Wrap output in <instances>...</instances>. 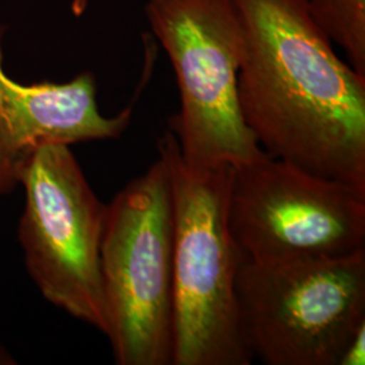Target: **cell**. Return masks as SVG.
Listing matches in <instances>:
<instances>
[{"label":"cell","mask_w":365,"mask_h":365,"mask_svg":"<svg viewBox=\"0 0 365 365\" xmlns=\"http://www.w3.org/2000/svg\"><path fill=\"white\" fill-rule=\"evenodd\" d=\"M241 36L238 103L261 149L365 192V76L307 0H229Z\"/></svg>","instance_id":"6da1fadb"},{"label":"cell","mask_w":365,"mask_h":365,"mask_svg":"<svg viewBox=\"0 0 365 365\" xmlns=\"http://www.w3.org/2000/svg\"><path fill=\"white\" fill-rule=\"evenodd\" d=\"M158 153L173 200L172 365H249L235 294L242 257L227 225L232 165L190 167L170 130Z\"/></svg>","instance_id":"7a4b0ae2"},{"label":"cell","mask_w":365,"mask_h":365,"mask_svg":"<svg viewBox=\"0 0 365 365\" xmlns=\"http://www.w3.org/2000/svg\"><path fill=\"white\" fill-rule=\"evenodd\" d=\"M101 264L117 364L172 365L173 200L161 153L107 206Z\"/></svg>","instance_id":"3957f363"},{"label":"cell","mask_w":365,"mask_h":365,"mask_svg":"<svg viewBox=\"0 0 365 365\" xmlns=\"http://www.w3.org/2000/svg\"><path fill=\"white\" fill-rule=\"evenodd\" d=\"M235 294L253 357L268 365H339L365 324V250L279 264L242 260Z\"/></svg>","instance_id":"277c9868"},{"label":"cell","mask_w":365,"mask_h":365,"mask_svg":"<svg viewBox=\"0 0 365 365\" xmlns=\"http://www.w3.org/2000/svg\"><path fill=\"white\" fill-rule=\"evenodd\" d=\"M145 14L180 92V111L170 125L182 161L218 167L261 156L238 103L241 36L230 1L148 0Z\"/></svg>","instance_id":"5b68a950"},{"label":"cell","mask_w":365,"mask_h":365,"mask_svg":"<svg viewBox=\"0 0 365 365\" xmlns=\"http://www.w3.org/2000/svg\"><path fill=\"white\" fill-rule=\"evenodd\" d=\"M227 225L242 260H321L365 250V192L287 161L232 165Z\"/></svg>","instance_id":"8992f818"},{"label":"cell","mask_w":365,"mask_h":365,"mask_svg":"<svg viewBox=\"0 0 365 365\" xmlns=\"http://www.w3.org/2000/svg\"><path fill=\"white\" fill-rule=\"evenodd\" d=\"M21 244L42 295L107 334L101 264L107 206L95 196L68 145H46L22 175Z\"/></svg>","instance_id":"52a82bcc"},{"label":"cell","mask_w":365,"mask_h":365,"mask_svg":"<svg viewBox=\"0 0 365 365\" xmlns=\"http://www.w3.org/2000/svg\"><path fill=\"white\" fill-rule=\"evenodd\" d=\"M130 117V108L117 117L101 114L91 73L63 84L16 83L4 73L0 51V196L21 184L42 146L115 138Z\"/></svg>","instance_id":"ba28073f"},{"label":"cell","mask_w":365,"mask_h":365,"mask_svg":"<svg viewBox=\"0 0 365 365\" xmlns=\"http://www.w3.org/2000/svg\"><path fill=\"white\" fill-rule=\"evenodd\" d=\"M318 26L365 76V0H307Z\"/></svg>","instance_id":"9c48e42d"},{"label":"cell","mask_w":365,"mask_h":365,"mask_svg":"<svg viewBox=\"0 0 365 365\" xmlns=\"http://www.w3.org/2000/svg\"><path fill=\"white\" fill-rule=\"evenodd\" d=\"M365 357V324L359 327L342 353L339 365H363Z\"/></svg>","instance_id":"30bf717a"},{"label":"cell","mask_w":365,"mask_h":365,"mask_svg":"<svg viewBox=\"0 0 365 365\" xmlns=\"http://www.w3.org/2000/svg\"><path fill=\"white\" fill-rule=\"evenodd\" d=\"M87 6H88V0H72V11L76 16H80L84 13Z\"/></svg>","instance_id":"8fae6325"}]
</instances>
